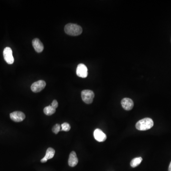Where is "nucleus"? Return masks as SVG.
Here are the masks:
<instances>
[{"label":"nucleus","instance_id":"1","mask_svg":"<svg viewBox=\"0 0 171 171\" xmlns=\"http://www.w3.org/2000/svg\"><path fill=\"white\" fill-rule=\"evenodd\" d=\"M64 30L66 33L70 36H78L82 32V28L81 26L73 23H69L66 25Z\"/></svg>","mask_w":171,"mask_h":171},{"label":"nucleus","instance_id":"2","mask_svg":"<svg viewBox=\"0 0 171 171\" xmlns=\"http://www.w3.org/2000/svg\"><path fill=\"white\" fill-rule=\"evenodd\" d=\"M153 126V120L148 117L139 120L136 123L135 125L136 129L140 131H146L151 129Z\"/></svg>","mask_w":171,"mask_h":171},{"label":"nucleus","instance_id":"3","mask_svg":"<svg viewBox=\"0 0 171 171\" xmlns=\"http://www.w3.org/2000/svg\"><path fill=\"white\" fill-rule=\"evenodd\" d=\"M95 94L91 90H84L81 92V97L82 100L87 104H90L93 102Z\"/></svg>","mask_w":171,"mask_h":171},{"label":"nucleus","instance_id":"4","mask_svg":"<svg viewBox=\"0 0 171 171\" xmlns=\"http://www.w3.org/2000/svg\"><path fill=\"white\" fill-rule=\"evenodd\" d=\"M4 60L9 64H13L14 62V58L12 55V50L10 47H6L3 52Z\"/></svg>","mask_w":171,"mask_h":171},{"label":"nucleus","instance_id":"5","mask_svg":"<svg viewBox=\"0 0 171 171\" xmlns=\"http://www.w3.org/2000/svg\"><path fill=\"white\" fill-rule=\"evenodd\" d=\"M46 82L44 80H39L32 84L31 89L33 92L38 93L43 90L46 87Z\"/></svg>","mask_w":171,"mask_h":171},{"label":"nucleus","instance_id":"6","mask_svg":"<svg viewBox=\"0 0 171 171\" xmlns=\"http://www.w3.org/2000/svg\"><path fill=\"white\" fill-rule=\"evenodd\" d=\"M76 73L78 76L82 78H86L88 75V68L84 64H79L78 66Z\"/></svg>","mask_w":171,"mask_h":171},{"label":"nucleus","instance_id":"7","mask_svg":"<svg viewBox=\"0 0 171 171\" xmlns=\"http://www.w3.org/2000/svg\"><path fill=\"white\" fill-rule=\"evenodd\" d=\"M10 116L11 119L14 122H21L25 118V114L21 111H14L11 113Z\"/></svg>","mask_w":171,"mask_h":171},{"label":"nucleus","instance_id":"8","mask_svg":"<svg viewBox=\"0 0 171 171\" xmlns=\"http://www.w3.org/2000/svg\"><path fill=\"white\" fill-rule=\"evenodd\" d=\"M94 138L99 142H104L107 138L106 135L100 129H96L94 132Z\"/></svg>","mask_w":171,"mask_h":171},{"label":"nucleus","instance_id":"9","mask_svg":"<svg viewBox=\"0 0 171 171\" xmlns=\"http://www.w3.org/2000/svg\"><path fill=\"white\" fill-rule=\"evenodd\" d=\"M121 105L122 107L126 110H130L134 107V102L131 98H123L121 100Z\"/></svg>","mask_w":171,"mask_h":171},{"label":"nucleus","instance_id":"10","mask_svg":"<svg viewBox=\"0 0 171 171\" xmlns=\"http://www.w3.org/2000/svg\"><path fill=\"white\" fill-rule=\"evenodd\" d=\"M32 43V46L36 52L40 53L43 51V49H44V46L39 39L35 38L33 39Z\"/></svg>","mask_w":171,"mask_h":171},{"label":"nucleus","instance_id":"11","mask_svg":"<svg viewBox=\"0 0 171 171\" xmlns=\"http://www.w3.org/2000/svg\"><path fill=\"white\" fill-rule=\"evenodd\" d=\"M78 162V158L77 156L76 152L72 151L69 154L68 160L69 165L70 167H75V166L77 165Z\"/></svg>","mask_w":171,"mask_h":171},{"label":"nucleus","instance_id":"12","mask_svg":"<svg viewBox=\"0 0 171 171\" xmlns=\"http://www.w3.org/2000/svg\"><path fill=\"white\" fill-rule=\"evenodd\" d=\"M55 151L53 148L49 147L46 151V155L40 160L41 163H46L49 159H51L54 157Z\"/></svg>","mask_w":171,"mask_h":171},{"label":"nucleus","instance_id":"13","mask_svg":"<svg viewBox=\"0 0 171 171\" xmlns=\"http://www.w3.org/2000/svg\"><path fill=\"white\" fill-rule=\"evenodd\" d=\"M142 160H143V159L141 157H136V158H134L131 161L130 165H131V167H133V168L137 167V166H138L141 164Z\"/></svg>","mask_w":171,"mask_h":171},{"label":"nucleus","instance_id":"14","mask_svg":"<svg viewBox=\"0 0 171 171\" xmlns=\"http://www.w3.org/2000/svg\"><path fill=\"white\" fill-rule=\"evenodd\" d=\"M44 114L47 116H51L56 112V109L53 108L51 105L48 106L46 107L45 108H44Z\"/></svg>","mask_w":171,"mask_h":171},{"label":"nucleus","instance_id":"15","mask_svg":"<svg viewBox=\"0 0 171 171\" xmlns=\"http://www.w3.org/2000/svg\"><path fill=\"white\" fill-rule=\"evenodd\" d=\"M61 131H64L65 132H68L70 130L71 127L69 124L68 123H64L61 125Z\"/></svg>","mask_w":171,"mask_h":171},{"label":"nucleus","instance_id":"16","mask_svg":"<svg viewBox=\"0 0 171 171\" xmlns=\"http://www.w3.org/2000/svg\"><path fill=\"white\" fill-rule=\"evenodd\" d=\"M52 130L54 134H57L59 131H61L60 125L59 124H57L53 126V128H52Z\"/></svg>","mask_w":171,"mask_h":171},{"label":"nucleus","instance_id":"17","mask_svg":"<svg viewBox=\"0 0 171 171\" xmlns=\"http://www.w3.org/2000/svg\"><path fill=\"white\" fill-rule=\"evenodd\" d=\"M51 106L54 109H56L58 107V102L56 100H54L52 101L51 104Z\"/></svg>","mask_w":171,"mask_h":171},{"label":"nucleus","instance_id":"18","mask_svg":"<svg viewBox=\"0 0 171 171\" xmlns=\"http://www.w3.org/2000/svg\"><path fill=\"white\" fill-rule=\"evenodd\" d=\"M168 171H171V162L169 165V168H168Z\"/></svg>","mask_w":171,"mask_h":171}]
</instances>
